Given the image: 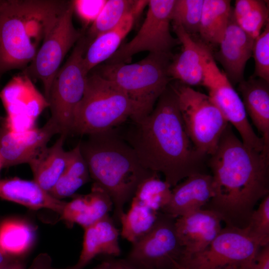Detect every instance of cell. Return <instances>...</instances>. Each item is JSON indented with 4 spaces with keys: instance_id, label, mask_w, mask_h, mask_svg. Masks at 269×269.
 I'll use <instances>...</instances> for the list:
<instances>
[{
    "instance_id": "cell-1",
    "label": "cell",
    "mask_w": 269,
    "mask_h": 269,
    "mask_svg": "<svg viewBox=\"0 0 269 269\" xmlns=\"http://www.w3.org/2000/svg\"><path fill=\"white\" fill-rule=\"evenodd\" d=\"M208 165L214 196L204 208L226 226L246 228L255 206L269 194V157L245 145L229 124Z\"/></svg>"
},
{
    "instance_id": "cell-2",
    "label": "cell",
    "mask_w": 269,
    "mask_h": 269,
    "mask_svg": "<svg viewBox=\"0 0 269 269\" xmlns=\"http://www.w3.org/2000/svg\"><path fill=\"white\" fill-rule=\"evenodd\" d=\"M125 139L147 169L161 173L174 187L199 172L205 158L194 148L186 131L176 95L168 85L152 112L133 122Z\"/></svg>"
},
{
    "instance_id": "cell-3",
    "label": "cell",
    "mask_w": 269,
    "mask_h": 269,
    "mask_svg": "<svg viewBox=\"0 0 269 269\" xmlns=\"http://www.w3.org/2000/svg\"><path fill=\"white\" fill-rule=\"evenodd\" d=\"M54 0H0V79L5 72L24 70L40 42L70 4Z\"/></svg>"
},
{
    "instance_id": "cell-4",
    "label": "cell",
    "mask_w": 269,
    "mask_h": 269,
    "mask_svg": "<svg viewBox=\"0 0 269 269\" xmlns=\"http://www.w3.org/2000/svg\"><path fill=\"white\" fill-rule=\"evenodd\" d=\"M90 177L111 197L114 218L120 222L125 204L138 185L155 172L145 168L134 150L115 129L88 135L80 141Z\"/></svg>"
},
{
    "instance_id": "cell-5",
    "label": "cell",
    "mask_w": 269,
    "mask_h": 269,
    "mask_svg": "<svg viewBox=\"0 0 269 269\" xmlns=\"http://www.w3.org/2000/svg\"><path fill=\"white\" fill-rule=\"evenodd\" d=\"M171 53H149L133 64H108L93 70L123 91L132 102L135 114L133 122L149 115L171 80L168 68Z\"/></svg>"
},
{
    "instance_id": "cell-6",
    "label": "cell",
    "mask_w": 269,
    "mask_h": 269,
    "mask_svg": "<svg viewBox=\"0 0 269 269\" xmlns=\"http://www.w3.org/2000/svg\"><path fill=\"white\" fill-rule=\"evenodd\" d=\"M128 96L94 70L87 75L83 97L75 111L72 133L81 135L106 132L134 116Z\"/></svg>"
},
{
    "instance_id": "cell-7",
    "label": "cell",
    "mask_w": 269,
    "mask_h": 269,
    "mask_svg": "<svg viewBox=\"0 0 269 269\" xmlns=\"http://www.w3.org/2000/svg\"><path fill=\"white\" fill-rule=\"evenodd\" d=\"M170 86L194 148L204 157L211 155L229 123L208 95L180 82Z\"/></svg>"
},
{
    "instance_id": "cell-8",
    "label": "cell",
    "mask_w": 269,
    "mask_h": 269,
    "mask_svg": "<svg viewBox=\"0 0 269 269\" xmlns=\"http://www.w3.org/2000/svg\"><path fill=\"white\" fill-rule=\"evenodd\" d=\"M90 42L83 34L52 82L47 98L50 109V120L60 134L72 133L74 116L82 99L88 74L83 65V57Z\"/></svg>"
},
{
    "instance_id": "cell-9",
    "label": "cell",
    "mask_w": 269,
    "mask_h": 269,
    "mask_svg": "<svg viewBox=\"0 0 269 269\" xmlns=\"http://www.w3.org/2000/svg\"><path fill=\"white\" fill-rule=\"evenodd\" d=\"M203 80L202 85L228 123L239 134L247 146L263 152L264 144L257 135L248 118L243 103L225 73L216 64L210 48L202 42Z\"/></svg>"
},
{
    "instance_id": "cell-10",
    "label": "cell",
    "mask_w": 269,
    "mask_h": 269,
    "mask_svg": "<svg viewBox=\"0 0 269 269\" xmlns=\"http://www.w3.org/2000/svg\"><path fill=\"white\" fill-rule=\"evenodd\" d=\"M175 220L159 212L153 227L132 244L125 259L137 269H177L183 248L176 233Z\"/></svg>"
},
{
    "instance_id": "cell-11",
    "label": "cell",
    "mask_w": 269,
    "mask_h": 269,
    "mask_svg": "<svg viewBox=\"0 0 269 269\" xmlns=\"http://www.w3.org/2000/svg\"><path fill=\"white\" fill-rule=\"evenodd\" d=\"M72 0L44 38L34 59L22 71L32 80H40L48 97L52 82L65 55L84 34L73 23Z\"/></svg>"
},
{
    "instance_id": "cell-12",
    "label": "cell",
    "mask_w": 269,
    "mask_h": 269,
    "mask_svg": "<svg viewBox=\"0 0 269 269\" xmlns=\"http://www.w3.org/2000/svg\"><path fill=\"white\" fill-rule=\"evenodd\" d=\"M175 0H148L146 15L137 34L129 42L120 46L106 63H126L134 55L144 51L171 53L172 48L179 42L170 30Z\"/></svg>"
},
{
    "instance_id": "cell-13",
    "label": "cell",
    "mask_w": 269,
    "mask_h": 269,
    "mask_svg": "<svg viewBox=\"0 0 269 269\" xmlns=\"http://www.w3.org/2000/svg\"><path fill=\"white\" fill-rule=\"evenodd\" d=\"M261 248L246 228L225 225L205 249L182 263L178 269H217L230 265L244 269Z\"/></svg>"
},
{
    "instance_id": "cell-14",
    "label": "cell",
    "mask_w": 269,
    "mask_h": 269,
    "mask_svg": "<svg viewBox=\"0 0 269 269\" xmlns=\"http://www.w3.org/2000/svg\"><path fill=\"white\" fill-rule=\"evenodd\" d=\"M9 129L21 133L33 129L37 119L49 107L46 98L36 89L32 80L22 73L13 77L0 92Z\"/></svg>"
},
{
    "instance_id": "cell-15",
    "label": "cell",
    "mask_w": 269,
    "mask_h": 269,
    "mask_svg": "<svg viewBox=\"0 0 269 269\" xmlns=\"http://www.w3.org/2000/svg\"><path fill=\"white\" fill-rule=\"evenodd\" d=\"M55 134H59V130L49 119L41 128L14 133L7 127L5 118L0 116V153L3 167L28 163Z\"/></svg>"
},
{
    "instance_id": "cell-16",
    "label": "cell",
    "mask_w": 269,
    "mask_h": 269,
    "mask_svg": "<svg viewBox=\"0 0 269 269\" xmlns=\"http://www.w3.org/2000/svg\"><path fill=\"white\" fill-rule=\"evenodd\" d=\"M222 222L221 218L216 213L204 208L175 219L176 233L183 248L179 266L210 244L221 231Z\"/></svg>"
},
{
    "instance_id": "cell-17",
    "label": "cell",
    "mask_w": 269,
    "mask_h": 269,
    "mask_svg": "<svg viewBox=\"0 0 269 269\" xmlns=\"http://www.w3.org/2000/svg\"><path fill=\"white\" fill-rule=\"evenodd\" d=\"M255 39L243 30L235 21L233 10L220 48L215 58L223 67L231 83L244 80L246 63L252 55Z\"/></svg>"
},
{
    "instance_id": "cell-18",
    "label": "cell",
    "mask_w": 269,
    "mask_h": 269,
    "mask_svg": "<svg viewBox=\"0 0 269 269\" xmlns=\"http://www.w3.org/2000/svg\"><path fill=\"white\" fill-rule=\"evenodd\" d=\"M173 187L169 203L160 212L174 219L202 209L214 196L211 175L204 172L192 174Z\"/></svg>"
},
{
    "instance_id": "cell-19",
    "label": "cell",
    "mask_w": 269,
    "mask_h": 269,
    "mask_svg": "<svg viewBox=\"0 0 269 269\" xmlns=\"http://www.w3.org/2000/svg\"><path fill=\"white\" fill-rule=\"evenodd\" d=\"M172 25L182 48L180 52L171 60L168 68V76L171 79L177 80L190 87L202 85V42L195 41L181 26Z\"/></svg>"
},
{
    "instance_id": "cell-20",
    "label": "cell",
    "mask_w": 269,
    "mask_h": 269,
    "mask_svg": "<svg viewBox=\"0 0 269 269\" xmlns=\"http://www.w3.org/2000/svg\"><path fill=\"white\" fill-rule=\"evenodd\" d=\"M238 84L246 113L264 142V154L269 156V82L251 77Z\"/></svg>"
},
{
    "instance_id": "cell-21",
    "label": "cell",
    "mask_w": 269,
    "mask_h": 269,
    "mask_svg": "<svg viewBox=\"0 0 269 269\" xmlns=\"http://www.w3.org/2000/svg\"><path fill=\"white\" fill-rule=\"evenodd\" d=\"M0 198L33 210L47 209L59 214L66 203L52 196L33 180L16 177L0 178Z\"/></svg>"
},
{
    "instance_id": "cell-22",
    "label": "cell",
    "mask_w": 269,
    "mask_h": 269,
    "mask_svg": "<svg viewBox=\"0 0 269 269\" xmlns=\"http://www.w3.org/2000/svg\"><path fill=\"white\" fill-rule=\"evenodd\" d=\"M84 229L82 249L78 261L82 266L85 267L99 255H120L119 231L109 215Z\"/></svg>"
},
{
    "instance_id": "cell-23",
    "label": "cell",
    "mask_w": 269,
    "mask_h": 269,
    "mask_svg": "<svg viewBox=\"0 0 269 269\" xmlns=\"http://www.w3.org/2000/svg\"><path fill=\"white\" fill-rule=\"evenodd\" d=\"M66 135L60 134L54 144L41 148L28 164L33 180L48 193L64 172L68 160V151L63 144Z\"/></svg>"
},
{
    "instance_id": "cell-24",
    "label": "cell",
    "mask_w": 269,
    "mask_h": 269,
    "mask_svg": "<svg viewBox=\"0 0 269 269\" xmlns=\"http://www.w3.org/2000/svg\"><path fill=\"white\" fill-rule=\"evenodd\" d=\"M127 15L113 29L96 37L89 45L83 57V65L88 73L102 62L107 61L118 49L122 40L132 29L135 19Z\"/></svg>"
},
{
    "instance_id": "cell-25",
    "label": "cell",
    "mask_w": 269,
    "mask_h": 269,
    "mask_svg": "<svg viewBox=\"0 0 269 269\" xmlns=\"http://www.w3.org/2000/svg\"><path fill=\"white\" fill-rule=\"evenodd\" d=\"M229 0H204L198 33L203 42L219 44L232 12Z\"/></svg>"
},
{
    "instance_id": "cell-26",
    "label": "cell",
    "mask_w": 269,
    "mask_h": 269,
    "mask_svg": "<svg viewBox=\"0 0 269 269\" xmlns=\"http://www.w3.org/2000/svg\"><path fill=\"white\" fill-rule=\"evenodd\" d=\"M148 1L107 0L101 11L91 25L85 36L91 43L98 36L116 26L127 15L132 14L135 17L143 10Z\"/></svg>"
},
{
    "instance_id": "cell-27",
    "label": "cell",
    "mask_w": 269,
    "mask_h": 269,
    "mask_svg": "<svg viewBox=\"0 0 269 269\" xmlns=\"http://www.w3.org/2000/svg\"><path fill=\"white\" fill-rule=\"evenodd\" d=\"M33 226L22 219H11L0 225V247L8 255L18 258L25 254L34 244Z\"/></svg>"
},
{
    "instance_id": "cell-28",
    "label": "cell",
    "mask_w": 269,
    "mask_h": 269,
    "mask_svg": "<svg viewBox=\"0 0 269 269\" xmlns=\"http://www.w3.org/2000/svg\"><path fill=\"white\" fill-rule=\"evenodd\" d=\"M158 213L133 198L129 210L120 219L121 235L132 244L135 242L151 229Z\"/></svg>"
},
{
    "instance_id": "cell-29",
    "label": "cell",
    "mask_w": 269,
    "mask_h": 269,
    "mask_svg": "<svg viewBox=\"0 0 269 269\" xmlns=\"http://www.w3.org/2000/svg\"><path fill=\"white\" fill-rule=\"evenodd\" d=\"M233 13L239 26L254 39L269 23L268 3L265 0H237Z\"/></svg>"
},
{
    "instance_id": "cell-30",
    "label": "cell",
    "mask_w": 269,
    "mask_h": 269,
    "mask_svg": "<svg viewBox=\"0 0 269 269\" xmlns=\"http://www.w3.org/2000/svg\"><path fill=\"white\" fill-rule=\"evenodd\" d=\"M171 194V186L155 172L138 185L133 198L151 209L160 212L169 203Z\"/></svg>"
},
{
    "instance_id": "cell-31",
    "label": "cell",
    "mask_w": 269,
    "mask_h": 269,
    "mask_svg": "<svg viewBox=\"0 0 269 269\" xmlns=\"http://www.w3.org/2000/svg\"><path fill=\"white\" fill-rule=\"evenodd\" d=\"M204 0H175L171 13L172 24L179 25L191 36L198 33Z\"/></svg>"
},
{
    "instance_id": "cell-32",
    "label": "cell",
    "mask_w": 269,
    "mask_h": 269,
    "mask_svg": "<svg viewBox=\"0 0 269 269\" xmlns=\"http://www.w3.org/2000/svg\"><path fill=\"white\" fill-rule=\"evenodd\" d=\"M246 228L261 247L269 244V194L253 211Z\"/></svg>"
},
{
    "instance_id": "cell-33",
    "label": "cell",
    "mask_w": 269,
    "mask_h": 269,
    "mask_svg": "<svg viewBox=\"0 0 269 269\" xmlns=\"http://www.w3.org/2000/svg\"><path fill=\"white\" fill-rule=\"evenodd\" d=\"M88 209L84 229L109 215L113 203L108 193L100 186L93 183L91 192L86 194Z\"/></svg>"
},
{
    "instance_id": "cell-34",
    "label": "cell",
    "mask_w": 269,
    "mask_h": 269,
    "mask_svg": "<svg viewBox=\"0 0 269 269\" xmlns=\"http://www.w3.org/2000/svg\"><path fill=\"white\" fill-rule=\"evenodd\" d=\"M252 55L255 60V71L251 77L269 82V22L255 39Z\"/></svg>"
},
{
    "instance_id": "cell-35",
    "label": "cell",
    "mask_w": 269,
    "mask_h": 269,
    "mask_svg": "<svg viewBox=\"0 0 269 269\" xmlns=\"http://www.w3.org/2000/svg\"><path fill=\"white\" fill-rule=\"evenodd\" d=\"M89 180L73 172L64 170L49 193L59 200L73 196L76 191Z\"/></svg>"
},
{
    "instance_id": "cell-36",
    "label": "cell",
    "mask_w": 269,
    "mask_h": 269,
    "mask_svg": "<svg viewBox=\"0 0 269 269\" xmlns=\"http://www.w3.org/2000/svg\"><path fill=\"white\" fill-rule=\"evenodd\" d=\"M88 209L87 195H75L71 201L66 203L60 218L69 225L77 224L83 228Z\"/></svg>"
},
{
    "instance_id": "cell-37",
    "label": "cell",
    "mask_w": 269,
    "mask_h": 269,
    "mask_svg": "<svg viewBox=\"0 0 269 269\" xmlns=\"http://www.w3.org/2000/svg\"><path fill=\"white\" fill-rule=\"evenodd\" d=\"M106 1V0H72L74 10L86 25L93 23Z\"/></svg>"
},
{
    "instance_id": "cell-38",
    "label": "cell",
    "mask_w": 269,
    "mask_h": 269,
    "mask_svg": "<svg viewBox=\"0 0 269 269\" xmlns=\"http://www.w3.org/2000/svg\"><path fill=\"white\" fill-rule=\"evenodd\" d=\"M244 269H269V244L261 247L253 261Z\"/></svg>"
},
{
    "instance_id": "cell-39",
    "label": "cell",
    "mask_w": 269,
    "mask_h": 269,
    "mask_svg": "<svg viewBox=\"0 0 269 269\" xmlns=\"http://www.w3.org/2000/svg\"><path fill=\"white\" fill-rule=\"evenodd\" d=\"M84 268L77 262L75 265L67 268H53L51 266L49 257L46 255L38 257L31 266V269H83Z\"/></svg>"
},
{
    "instance_id": "cell-40",
    "label": "cell",
    "mask_w": 269,
    "mask_h": 269,
    "mask_svg": "<svg viewBox=\"0 0 269 269\" xmlns=\"http://www.w3.org/2000/svg\"><path fill=\"white\" fill-rule=\"evenodd\" d=\"M109 265L107 269H137L125 259L108 260Z\"/></svg>"
},
{
    "instance_id": "cell-41",
    "label": "cell",
    "mask_w": 269,
    "mask_h": 269,
    "mask_svg": "<svg viewBox=\"0 0 269 269\" xmlns=\"http://www.w3.org/2000/svg\"><path fill=\"white\" fill-rule=\"evenodd\" d=\"M0 269H25V268L18 258H15L1 267Z\"/></svg>"
},
{
    "instance_id": "cell-42",
    "label": "cell",
    "mask_w": 269,
    "mask_h": 269,
    "mask_svg": "<svg viewBox=\"0 0 269 269\" xmlns=\"http://www.w3.org/2000/svg\"><path fill=\"white\" fill-rule=\"evenodd\" d=\"M15 258L8 255L0 247V268Z\"/></svg>"
},
{
    "instance_id": "cell-43",
    "label": "cell",
    "mask_w": 269,
    "mask_h": 269,
    "mask_svg": "<svg viewBox=\"0 0 269 269\" xmlns=\"http://www.w3.org/2000/svg\"><path fill=\"white\" fill-rule=\"evenodd\" d=\"M109 265L108 260L103 262L94 269H107Z\"/></svg>"
},
{
    "instance_id": "cell-44",
    "label": "cell",
    "mask_w": 269,
    "mask_h": 269,
    "mask_svg": "<svg viewBox=\"0 0 269 269\" xmlns=\"http://www.w3.org/2000/svg\"><path fill=\"white\" fill-rule=\"evenodd\" d=\"M217 269H242V268L236 265H230Z\"/></svg>"
},
{
    "instance_id": "cell-45",
    "label": "cell",
    "mask_w": 269,
    "mask_h": 269,
    "mask_svg": "<svg viewBox=\"0 0 269 269\" xmlns=\"http://www.w3.org/2000/svg\"><path fill=\"white\" fill-rule=\"evenodd\" d=\"M3 168V159H2V157L1 156V155L0 153V171L1 170V169Z\"/></svg>"
}]
</instances>
